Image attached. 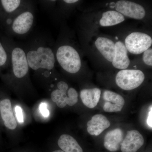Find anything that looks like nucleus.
Returning <instances> with one entry per match:
<instances>
[{
  "mask_svg": "<svg viewBox=\"0 0 152 152\" xmlns=\"http://www.w3.org/2000/svg\"><path fill=\"white\" fill-rule=\"evenodd\" d=\"M21 44L30 69L45 78L51 77L56 62L54 45L49 35L45 33L35 34Z\"/></svg>",
  "mask_w": 152,
  "mask_h": 152,
  "instance_id": "obj_1",
  "label": "nucleus"
},
{
  "mask_svg": "<svg viewBox=\"0 0 152 152\" xmlns=\"http://www.w3.org/2000/svg\"><path fill=\"white\" fill-rule=\"evenodd\" d=\"M31 4L4 20L10 37H26L32 31L35 20V4Z\"/></svg>",
  "mask_w": 152,
  "mask_h": 152,
  "instance_id": "obj_2",
  "label": "nucleus"
},
{
  "mask_svg": "<svg viewBox=\"0 0 152 152\" xmlns=\"http://www.w3.org/2000/svg\"><path fill=\"white\" fill-rule=\"evenodd\" d=\"M59 41L54 46L56 62L63 70L70 74L78 72L81 68L80 56L73 45L66 42Z\"/></svg>",
  "mask_w": 152,
  "mask_h": 152,
  "instance_id": "obj_3",
  "label": "nucleus"
},
{
  "mask_svg": "<svg viewBox=\"0 0 152 152\" xmlns=\"http://www.w3.org/2000/svg\"><path fill=\"white\" fill-rule=\"evenodd\" d=\"M57 88L51 93L52 100L59 107L63 108L67 105L73 106L78 100V94L75 89L70 87L64 81H60L56 84Z\"/></svg>",
  "mask_w": 152,
  "mask_h": 152,
  "instance_id": "obj_4",
  "label": "nucleus"
},
{
  "mask_svg": "<svg viewBox=\"0 0 152 152\" xmlns=\"http://www.w3.org/2000/svg\"><path fill=\"white\" fill-rule=\"evenodd\" d=\"M144 73L140 70H121L117 73L116 83L122 89L130 91L140 86L145 80Z\"/></svg>",
  "mask_w": 152,
  "mask_h": 152,
  "instance_id": "obj_5",
  "label": "nucleus"
},
{
  "mask_svg": "<svg viewBox=\"0 0 152 152\" xmlns=\"http://www.w3.org/2000/svg\"><path fill=\"white\" fill-rule=\"evenodd\" d=\"M152 39L145 33L135 32L129 34L125 40L127 51L134 55L140 54L151 46Z\"/></svg>",
  "mask_w": 152,
  "mask_h": 152,
  "instance_id": "obj_6",
  "label": "nucleus"
},
{
  "mask_svg": "<svg viewBox=\"0 0 152 152\" xmlns=\"http://www.w3.org/2000/svg\"><path fill=\"white\" fill-rule=\"evenodd\" d=\"M117 12L124 16L135 20H142L145 18L146 12L142 6L134 2L128 1H119L115 5Z\"/></svg>",
  "mask_w": 152,
  "mask_h": 152,
  "instance_id": "obj_7",
  "label": "nucleus"
},
{
  "mask_svg": "<svg viewBox=\"0 0 152 152\" xmlns=\"http://www.w3.org/2000/svg\"><path fill=\"white\" fill-rule=\"evenodd\" d=\"M144 143L143 137L137 130L128 131L124 138L121 150L122 152H137Z\"/></svg>",
  "mask_w": 152,
  "mask_h": 152,
  "instance_id": "obj_8",
  "label": "nucleus"
},
{
  "mask_svg": "<svg viewBox=\"0 0 152 152\" xmlns=\"http://www.w3.org/2000/svg\"><path fill=\"white\" fill-rule=\"evenodd\" d=\"M104 103V110L107 113L120 112L124 105L125 100L121 95L112 91L106 90L103 94Z\"/></svg>",
  "mask_w": 152,
  "mask_h": 152,
  "instance_id": "obj_9",
  "label": "nucleus"
},
{
  "mask_svg": "<svg viewBox=\"0 0 152 152\" xmlns=\"http://www.w3.org/2000/svg\"><path fill=\"white\" fill-rule=\"evenodd\" d=\"M33 1L24 0H1L0 7L3 20H5L33 2Z\"/></svg>",
  "mask_w": 152,
  "mask_h": 152,
  "instance_id": "obj_10",
  "label": "nucleus"
},
{
  "mask_svg": "<svg viewBox=\"0 0 152 152\" xmlns=\"http://www.w3.org/2000/svg\"><path fill=\"white\" fill-rule=\"evenodd\" d=\"M124 139V133L120 128L109 131L104 138L105 148L110 152H116L121 148Z\"/></svg>",
  "mask_w": 152,
  "mask_h": 152,
  "instance_id": "obj_11",
  "label": "nucleus"
},
{
  "mask_svg": "<svg viewBox=\"0 0 152 152\" xmlns=\"http://www.w3.org/2000/svg\"><path fill=\"white\" fill-rule=\"evenodd\" d=\"M87 125V131L90 135L98 136L110 126V123L104 115L96 114L88 121Z\"/></svg>",
  "mask_w": 152,
  "mask_h": 152,
  "instance_id": "obj_12",
  "label": "nucleus"
},
{
  "mask_svg": "<svg viewBox=\"0 0 152 152\" xmlns=\"http://www.w3.org/2000/svg\"><path fill=\"white\" fill-rule=\"evenodd\" d=\"M115 50L112 62L114 67L119 69H126L129 66L130 61L128 57L127 50L124 44L119 41L116 42Z\"/></svg>",
  "mask_w": 152,
  "mask_h": 152,
  "instance_id": "obj_13",
  "label": "nucleus"
},
{
  "mask_svg": "<svg viewBox=\"0 0 152 152\" xmlns=\"http://www.w3.org/2000/svg\"><path fill=\"white\" fill-rule=\"evenodd\" d=\"M0 114L5 126L10 130H14L17 127V123L12 104L9 99H4L0 101Z\"/></svg>",
  "mask_w": 152,
  "mask_h": 152,
  "instance_id": "obj_14",
  "label": "nucleus"
},
{
  "mask_svg": "<svg viewBox=\"0 0 152 152\" xmlns=\"http://www.w3.org/2000/svg\"><path fill=\"white\" fill-rule=\"evenodd\" d=\"M112 40L104 37H99L95 41L96 48L105 59L112 62L115 50V45Z\"/></svg>",
  "mask_w": 152,
  "mask_h": 152,
  "instance_id": "obj_15",
  "label": "nucleus"
},
{
  "mask_svg": "<svg viewBox=\"0 0 152 152\" xmlns=\"http://www.w3.org/2000/svg\"><path fill=\"white\" fill-rule=\"evenodd\" d=\"M101 94V90L95 88L82 90L80 93V96L85 106L89 108L92 109L97 105Z\"/></svg>",
  "mask_w": 152,
  "mask_h": 152,
  "instance_id": "obj_16",
  "label": "nucleus"
},
{
  "mask_svg": "<svg viewBox=\"0 0 152 152\" xmlns=\"http://www.w3.org/2000/svg\"><path fill=\"white\" fill-rule=\"evenodd\" d=\"M58 143L60 148L64 152H83L75 139L69 135H61Z\"/></svg>",
  "mask_w": 152,
  "mask_h": 152,
  "instance_id": "obj_17",
  "label": "nucleus"
},
{
  "mask_svg": "<svg viewBox=\"0 0 152 152\" xmlns=\"http://www.w3.org/2000/svg\"><path fill=\"white\" fill-rule=\"evenodd\" d=\"M125 20V17L116 11L110 10L102 14L99 21L101 26L109 27L115 26Z\"/></svg>",
  "mask_w": 152,
  "mask_h": 152,
  "instance_id": "obj_18",
  "label": "nucleus"
},
{
  "mask_svg": "<svg viewBox=\"0 0 152 152\" xmlns=\"http://www.w3.org/2000/svg\"><path fill=\"white\" fill-rule=\"evenodd\" d=\"M10 56L8 51L4 45L0 41V68L9 66Z\"/></svg>",
  "mask_w": 152,
  "mask_h": 152,
  "instance_id": "obj_19",
  "label": "nucleus"
},
{
  "mask_svg": "<svg viewBox=\"0 0 152 152\" xmlns=\"http://www.w3.org/2000/svg\"><path fill=\"white\" fill-rule=\"evenodd\" d=\"M57 1H52V0H43V1H39L38 2L39 3L42 8L43 9L45 10L47 12L51 13L54 10V7L56 5Z\"/></svg>",
  "mask_w": 152,
  "mask_h": 152,
  "instance_id": "obj_20",
  "label": "nucleus"
},
{
  "mask_svg": "<svg viewBox=\"0 0 152 152\" xmlns=\"http://www.w3.org/2000/svg\"><path fill=\"white\" fill-rule=\"evenodd\" d=\"M143 61L147 65L152 66V50L149 48L144 52L143 55Z\"/></svg>",
  "mask_w": 152,
  "mask_h": 152,
  "instance_id": "obj_21",
  "label": "nucleus"
},
{
  "mask_svg": "<svg viewBox=\"0 0 152 152\" xmlns=\"http://www.w3.org/2000/svg\"><path fill=\"white\" fill-rule=\"evenodd\" d=\"M15 110L16 115L17 118V119L20 123H23V111L21 108L19 106H17L15 108Z\"/></svg>",
  "mask_w": 152,
  "mask_h": 152,
  "instance_id": "obj_22",
  "label": "nucleus"
},
{
  "mask_svg": "<svg viewBox=\"0 0 152 152\" xmlns=\"http://www.w3.org/2000/svg\"><path fill=\"white\" fill-rule=\"evenodd\" d=\"M40 111L42 113V115L45 117H48L49 116V110L47 109V105L45 103H42L40 105L39 107Z\"/></svg>",
  "mask_w": 152,
  "mask_h": 152,
  "instance_id": "obj_23",
  "label": "nucleus"
},
{
  "mask_svg": "<svg viewBox=\"0 0 152 152\" xmlns=\"http://www.w3.org/2000/svg\"><path fill=\"white\" fill-rule=\"evenodd\" d=\"M152 105L149 108V111L148 114V118L147 120V123L148 126L150 127L151 129L152 128Z\"/></svg>",
  "mask_w": 152,
  "mask_h": 152,
  "instance_id": "obj_24",
  "label": "nucleus"
},
{
  "mask_svg": "<svg viewBox=\"0 0 152 152\" xmlns=\"http://www.w3.org/2000/svg\"><path fill=\"white\" fill-rule=\"evenodd\" d=\"M53 152H64L62 150H56V151H54Z\"/></svg>",
  "mask_w": 152,
  "mask_h": 152,
  "instance_id": "obj_25",
  "label": "nucleus"
}]
</instances>
